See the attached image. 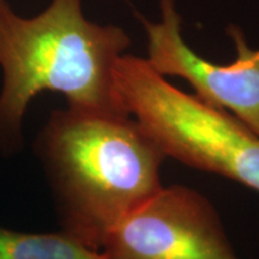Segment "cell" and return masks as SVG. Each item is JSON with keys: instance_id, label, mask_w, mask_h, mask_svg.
I'll use <instances>...</instances> for the list:
<instances>
[{"instance_id": "3", "label": "cell", "mask_w": 259, "mask_h": 259, "mask_svg": "<svg viewBox=\"0 0 259 259\" xmlns=\"http://www.w3.org/2000/svg\"><path fill=\"white\" fill-rule=\"evenodd\" d=\"M115 87L125 111L167 158L259 192V135L244 121L178 89L139 57L119 59Z\"/></svg>"}, {"instance_id": "1", "label": "cell", "mask_w": 259, "mask_h": 259, "mask_svg": "<svg viewBox=\"0 0 259 259\" xmlns=\"http://www.w3.org/2000/svg\"><path fill=\"white\" fill-rule=\"evenodd\" d=\"M130 45L124 29L89 21L82 0H52L34 17L0 0V151L23 147L24 115L44 92L63 94L70 108L128 114L116 93L115 67Z\"/></svg>"}, {"instance_id": "2", "label": "cell", "mask_w": 259, "mask_h": 259, "mask_svg": "<svg viewBox=\"0 0 259 259\" xmlns=\"http://www.w3.org/2000/svg\"><path fill=\"white\" fill-rule=\"evenodd\" d=\"M35 149L61 231L94 251L162 187L161 167L167 156L130 114L57 109Z\"/></svg>"}, {"instance_id": "5", "label": "cell", "mask_w": 259, "mask_h": 259, "mask_svg": "<svg viewBox=\"0 0 259 259\" xmlns=\"http://www.w3.org/2000/svg\"><path fill=\"white\" fill-rule=\"evenodd\" d=\"M161 21L143 19L148 37V63L162 76L189 82L196 95L226 109L259 135V50L248 46L244 31L231 25L236 59L219 65L198 56L181 36L180 16L174 0H160Z\"/></svg>"}, {"instance_id": "6", "label": "cell", "mask_w": 259, "mask_h": 259, "mask_svg": "<svg viewBox=\"0 0 259 259\" xmlns=\"http://www.w3.org/2000/svg\"><path fill=\"white\" fill-rule=\"evenodd\" d=\"M0 259H106L64 231L24 233L0 227Z\"/></svg>"}, {"instance_id": "4", "label": "cell", "mask_w": 259, "mask_h": 259, "mask_svg": "<svg viewBox=\"0 0 259 259\" xmlns=\"http://www.w3.org/2000/svg\"><path fill=\"white\" fill-rule=\"evenodd\" d=\"M106 259H240L219 212L198 191L163 186L107 234Z\"/></svg>"}]
</instances>
